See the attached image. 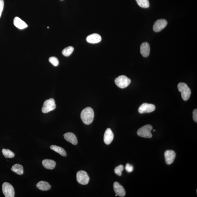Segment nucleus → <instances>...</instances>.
<instances>
[{
	"label": "nucleus",
	"mask_w": 197,
	"mask_h": 197,
	"mask_svg": "<svg viewBox=\"0 0 197 197\" xmlns=\"http://www.w3.org/2000/svg\"><path fill=\"white\" fill-rule=\"evenodd\" d=\"M138 5L143 8H147L150 7V3L148 0H136Z\"/></svg>",
	"instance_id": "4be33fe9"
},
{
	"label": "nucleus",
	"mask_w": 197,
	"mask_h": 197,
	"mask_svg": "<svg viewBox=\"0 0 197 197\" xmlns=\"http://www.w3.org/2000/svg\"></svg>",
	"instance_id": "7c9ffc66"
},
{
	"label": "nucleus",
	"mask_w": 197,
	"mask_h": 197,
	"mask_svg": "<svg viewBox=\"0 0 197 197\" xmlns=\"http://www.w3.org/2000/svg\"><path fill=\"white\" fill-rule=\"evenodd\" d=\"M155 131H156V130H153V132H155Z\"/></svg>",
	"instance_id": "c85d7f7f"
},
{
	"label": "nucleus",
	"mask_w": 197,
	"mask_h": 197,
	"mask_svg": "<svg viewBox=\"0 0 197 197\" xmlns=\"http://www.w3.org/2000/svg\"><path fill=\"white\" fill-rule=\"evenodd\" d=\"M50 148L51 150H54V151L58 153L60 155L65 157L67 156V153L65 150L61 147L56 146V145H52L50 146Z\"/></svg>",
	"instance_id": "6ab92c4d"
},
{
	"label": "nucleus",
	"mask_w": 197,
	"mask_h": 197,
	"mask_svg": "<svg viewBox=\"0 0 197 197\" xmlns=\"http://www.w3.org/2000/svg\"><path fill=\"white\" fill-rule=\"evenodd\" d=\"M131 81L125 75H121L115 79V82L116 85L120 88H125L128 87L130 84Z\"/></svg>",
	"instance_id": "20e7f679"
},
{
	"label": "nucleus",
	"mask_w": 197,
	"mask_h": 197,
	"mask_svg": "<svg viewBox=\"0 0 197 197\" xmlns=\"http://www.w3.org/2000/svg\"><path fill=\"white\" fill-rule=\"evenodd\" d=\"M167 21L165 19L157 20L153 25V30L156 32H160L167 26Z\"/></svg>",
	"instance_id": "1a4fd4ad"
},
{
	"label": "nucleus",
	"mask_w": 197,
	"mask_h": 197,
	"mask_svg": "<svg viewBox=\"0 0 197 197\" xmlns=\"http://www.w3.org/2000/svg\"><path fill=\"white\" fill-rule=\"evenodd\" d=\"M152 129L153 127L151 125H147L139 128L137 134L140 137L150 139L152 137V134L151 132Z\"/></svg>",
	"instance_id": "7ed1b4c3"
},
{
	"label": "nucleus",
	"mask_w": 197,
	"mask_h": 197,
	"mask_svg": "<svg viewBox=\"0 0 197 197\" xmlns=\"http://www.w3.org/2000/svg\"><path fill=\"white\" fill-rule=\"evenodd\" d=\"M76 179L78 183L82 185H86L89 183L90 178L85 171H80L77 173Z\"/></svg>",
	"instance_id": "423d86ee"
},
{
	"label": "nucleus",
	"mask_w": 197,
	"mask_h": 197,
	"mask_svg": "<svg viewBox=\"0 0 197 197\" xmlns=\"http://www.w3.org/2000/svg\"><path fill=\"white\" fill-rule=\"evenodd\" d=\"M114 189L115 194L120 197H124L126 195L125 189L122 185L118 182H115L114 183Z\"/></svg>",
	"instance_id": "9b49d317"
},
{
	"label": "nucleus",
	"mask_w": 197,
	"mask_h": 197,
	"mask_svg": "<svg viewBox=\"0 0 197 197\" xmlns=\"http://www.w3.org/2000/svg\"><path fill=\"white\" fill-rule=\"evenodd\" d=\"M36 186L38 189L42 191H48L51 188V185L45 181H40L37 184Z\"/></svg>",
	"instance_id": "a211bd4d"
},
{
	"label": "nucleus",
	"mask_w": 197,
	"mask_h": 197,
	"mask_svg": "<svg viewBox=\"0 0 197 197\" xmlns=\"http://www.w3.org/2000/svg\"><path fill=\"white\" fill-rule=\"evenodd\" d=\"M156 109V107L153 104L144 103L139 107V113H150L153 112Z\"/></svg>",
	"instance_id": "6e6552de"
},
{
	"label": "nucleus",
	"mask_w": 197,
	"mask_h": 197,
	"mask_svg": "<svg viewBox=\"0 0 197 197\" xmlns=\"http://www.w3.org/2000/svg\"><path fill=\"white\" fill-rule=\"evenodd\" d=\"M114 134L110 128H107L106 130L104 135V141L107 145H109L113 141Z\"/></svg>",
	"instance_id": "f8f14e48"
},
{
	"label": "nucleus",
	"mask_w": 197,
	"mask_h": 197,
	"mask_svg": "<svg viewBox=\"0 0 197 197\" xmlns=\"http://www.w3.org/2000/svg\"><path fill=\"white\" fill-rule=\"evenodd\" d=\"M2 153L3 156L6 158H13L15 156L14 153L10 150L3 149L2 150Z\"/></svg>",
	"instance_id": "5701e85b"
},
{
	"label": "nucleus",
	"mask_w": 197,
	"mask_h": 197,
	"mask_svg": "<svg viewBox=\"0 0 197 197\" xmlns=\"http://www.w3.org/2000/svg\"><path fill=\"white\" fill-rule=\"evenodd\" d=\"M64 139L74 145H76L78 141L76 135L72 132H67L64 135Z\"/></svg>",
	"instance_id": "2eb2a0df"
},
{
	"label": "nucleus",
	"mask_w": 197,
	"mask_h": 197,
	"mask_svg": "<svg viewBox=\"0 0 197 197\" xmlns=\"http://www.w3.org/2000/svg\"><path fill=\"white\" fill-rule=\"evenodd\" d=\"M3 194L5 197H14L15 191L13 187L10 183L5 182L2 186Z\"/></svg>",
	"instance_id": "0eeeda50"
},
{
	"label": "nucleus",
	"mask_w": 197,
	"mask_h": 197,
	"mask_svg": "<svg viewBox=\"0 0 197 197\" xmlns=\"http://www.w3.org/2000/svg\"><path fill=\"white\" fill-rule=\"evenodd\" d=\"M124 169L123 165H120L115 167L114 169L115 174L119 176H121L122 174V172Z\"/></svg>",
	"instance_id": "b1692460"
},
{
	"label": "nucleus",
	"mask_w": 197,
	"mask_h": 197,
	"mask_svg": "<svg viewBox=\"0 0 197 197\" xmlns=\"http://www.w3.org/2000/svg\"><path fill=\"white\" fill-rule=\"evenodd\" d=\"M4 5V3L3 0H0V18H1L2 12H3Z\"/></svg>",
	"instance_id": "bb28decb"
},
{
	"label": "nucleus",
	"mask_w": 197,
	"mask_h": 197,
	"mask_svg": "<svg viewBox=\"0 0 197 197\" xmlns=\"http://www.w3.org/2000/svg\"><path fill=\"white\" fill-rule=\"evenodd\" d=\"M193 118L195 121L197 122V110L195 109L193 112Z\"/></svg>",
	"instance_id": "cd10ccee"
},
{
	"label": "nucleus",
	"mask_w": 197,
	"mask_h": 197,
	"mask_svg": "<svg viewBox=\"0 0 197 197\" xmlns=\"http://www.w3.org/2000/svg\"><path fill=\"white\" fill-rule=\"evenodd\" d=\"M102 40V37L100 35L94 33L87 37L86 40L88 43L95 44L99 43Z\"/></svg>",
	"instance_id": "ddd939ff"
},
{
	"label": "nucleus",
	"mask_w": 197,
	"mask_h": 197,
	"mask_svg": "<svg viewBox=\"0 0 197 197\" xmlns=\"http://www.w3.org/2000/svg\"><path fill=\"white\" fill-rule=\"evenodd\" d=\"M125 169L128 172H132L133 170V167L130 164H127L125 167Z\"/></svg>",
	"instance_id": "a878e982"
},
{
	"label": "nucleus",
	"mask_w": 197,
	"mask_h": 197,
	"mask_svg": "<svg viewBox=\"0 0 197 197\" xmlns=\"http://www.w3.org/2000/svg\"><path fill=\"white\" fill-rule=\"evenodd\" d=\"M47 28H48V29H49V27H47Z\"/></svg>",
	"instance_id": "c756f323"
},
{
	"label": "nucleus",
	"mask_w": 197,
	"mask_h": 197,
	"mask_svg": "<svg viewBox=\"0 0 197 197\" xmlns=\"http://www.w3.org/2000/svg\"><path fill=\"white\" fill-rule=\"evenodd\" d=\"M56 108V105L54 99H50L44 102L42 108V111L44 113H47L54 110Z\"/></svg>",
	"instance_id": "39448f33"
},
{
	"label": "nucleus",
	"mask_w": 197,
	"mask_h": 197,
	"mask_svg": "<svg viewBox=\"0 0 197 197\" xmlns=\"http://www.w3.org/2000/svg\"><path fill=\"white\" fill-rule=\"evenodd\" d=\"M42 165L46 169L52 170L55 168L56 163L53 160L45 159L42 161Z\"/></svg>",
	"instance_id": "f3484780"
},
{
	"label": "nucleus",
	"mask_w": 197,
	"mask_h": 197,
	"mask_svg": "<svg viewBox=\"0 0 197 197\" xmlns=\"http://www.w3.org/2000/svg\"><path fill=\"white\" fill-rule=\"evenodd\" d=\"M74 51V48L71 46L65 48L62 51V54L66 57H69L72 54Z\"/></svg>",
	"instance_id": "412c9836"
},
{
	"label": "nucleus",
	"mask_w": 197,
	"mask_h": 197,
	"mask_svg": "<svg viewBox=\"0 0 197 197\" xmlns=\"http://www.w3.org/2000/svg\"><path fill=\"white\" fill-rule=\"evenodd\" d=\"M178 91L181 93V97L184 100H188L190 97L191 91L187 85L184 83H180L178 84Z\"/></svg>",
	"instance_id": "f03ea898"
},
{
	"label": "nucleus",
	"mask_w": 197,
	"mask_h": 197,
	"mask_svg": "<svg viewBox=\"0 0 197 197\" xmlns=\"http://www.w3.org/2000/svg\"><path fill=\"white\" fill-rule=\"evenodd\" d=\"M49 62L52 64L53 65L57 67L58 65V60L56 57H51L49 59Z\"/></svg>",
	"instance_id": "393cba45"
},
{
	"label": "nucleus",
	"mask_w": 197,
	"mask_h": 197,
	"mask_svg": "<svg viewBox=\"0 0 197 197\" xmlns=\"http://www.w3.org/2000/svg\"><path fill=\"white\" fill-rule=\"evenodd\" d=\"M166 163L168 165L171 164L174 162L176 157V153L174 151L167 150L164 153Z\"/></svg>",
	"instance_id": "9d476101"
},
{
	"label": "nucleus",
	"mask_w": 197,
	"mask_h": 197,
	"mask_svg": "<svg viewBox=\"0 0 197 197\" xmlns=\"http://www.w3.org/2000/svg\"><path fill=\"white\" fill-rule=\"evenodd\" d=\"M11 169L13 172L18 174L22 175L23 174V167L19 164H16L13 165Z\"/></svg>",
	"instance_id": "aec40b11"
},
{
	"label": "nucleus",
	"mask_w": 197,
	"mask_h": 197,
	"mask_svg": "<svg viewBox=\"0 0 197 197\" xmlns=\"http://www.w3.org/2000/svg\"><path fill=\"white\" fill-rule=\"evenodd\" d=\"M140 52L142 56L145 58H146L149 56L150 52V44L148 42H143L141 44Z\"/></svg>",
	"instance_id": "4468645a"
},
{
	"label": "nucleus",
	"mask_w": 197,
	"mask_h": 197,
	"mask_svg": "<svg viewBox=\"0 0 197 197\" xmlns=\"http://www.w3.org/2000/svg\"><path fill=\"white\" fill-rule=\"evenodd\" d=\"M14 24L16 27L20 29H24L28 26L27 24L18 17H16L14 19Z\"/></svg>",
	"instance_id": "dca6fc26"
},
{
	"label": "nucleus",
	"mask_w": 197,
	"mask_h": 197,
	"mask_svg": "<svg viewBox=\"0 0 197 197\" xmlns=\"http://www.w3.org/2000/svg\"><path fill=\"white\" fill-rule=\"evenodd\" d=\"M94 113L91 107H87L82 110L81 113V118L85 124L90 125L93 122Z\"/></svg>",
	"instance_id": "f257e3e1"
}]
</instances>
